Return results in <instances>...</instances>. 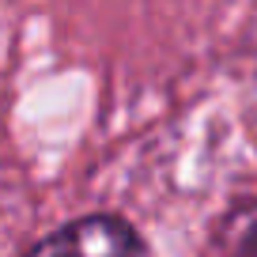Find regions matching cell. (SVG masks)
<instances>
[{
  "label": "cell",
  "mask_w": 257,
  "mask_h": 257,
  "mask_svg": "<svg viewBox=\"0 0 257 257\" xmlns=\"http://www.w3.org/2000/svg\"><path fill=\"white\" fill-rule=\"evenodd\" d=\"M31 257H152V246L121 216H80L57 227L31 249Z\"/></svg>",
  "instance_id": "1"
}]
</instances>
